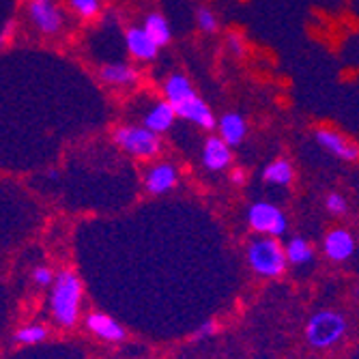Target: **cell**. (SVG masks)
Returning a JSON list of instances; mask_svg holds the SVG:
<instances>
[{
	"label": "cell",
	"mask_w": 359,
	"mask_h": 359,
	"mask_svg": "<svg viewBox=\"0 0 359 359\" xmlns=\"http://www.w3.org/2000/svg\"><path fill=\"white\" fill-rule=\"evenodd\" d=\"M82 284L74 271H60L52 288V314L62 327H74L80 314Z\"/></svg>",
	"instance_id": "cell-1"
},
{
	"label": "cell",
	"mask_w": 359,
	"mask_h": 359,
	"mask_svg": "<svg viewBox=\"0 0 359 359\" xmlns=\"http://www.w3.org/2000/svg\"><path fill=\"white\" fill-rule=\"evenodd\" d=\"M278 237H258L248 245V263L263 278H278L286 269V248L276 241Z\"/></svg>",
	"instance_id": "cell-2"
},
{
	"label": "cell",
	"mask_w": 359,
	"mask_h": 359,
	"mask_svg": "<svg viewBox=\"0 0 359 359\" xmlns=\"http://www.w3.org/2000/svg\"><path fill=\"white\" fill-rule=\"evenodd\" d=\"M346 334V318L334 310L316 312L306 325V340L314 348H330Z\"/></svg>",
	"instance_id": "cell-3"
},
{
	"label": "cell",
	"mask_w": 359,
	"mask_h": 359,
	"mask_svg": "<svg viewBox=\"0 0 359 359\" xmlns=\"http://www.w3.org/2000/svg\"><path fill=\"white\" fill-rule=\"evenodd\" d=\"M114 142L132 157L151 159L161 151L159 134L151 132L147 125H118L114 129Z\"/></svg>",
	"instance_id": "cell-4"
},
{
	"label": "cell",
	"mask_w": 359,
	"mask_h": 359,
	"mask_svg": "<svg viewBox=\"0 0 359 359\" xmlns=\"http://www.w3.org/2000/svg\"><path fill=\"white\" fill-rule=\"evenodd\" d=\"M248 224L252 231L267 235V237H282L286 233V215L280 207L271 203H254L248 209Z\"/></svg>",
	"instance_id": "cell-5"
},
{
	"label": "cell",
	"mask_w": 359,
	"mask_h": 359,
	"mask_svg": "<svg viewBox=\"0 0 359 359\" xmlns=\"http://www.w3.org/2000/svg\"><path fill=\"white\" fill-rule=\"evenodd\" d=\"M28 18L43 35H58L62 28V13L54 0H30Z\"/></svg>",
	"instance_id": "cell-6"
},
{
	"label": "cell",
	"mask_w": 359,
	"mask_h": 359,
	"mask_svg": "<svg viewBox=\"0 0 359 359\" xmlns=\"http://www.w3.org/2000/svg\"><path fill=\"white\" fill-rule=\"evenodd\" d=\"M314 140L320 149H325L330 155L344 159V161H355L359 159V144L351 142L346 136H342L340 132H334V129L320 127L314 132Z\"/></svg>",
	"instance_id": "cell-7"
},
{
	"label": "cell",
	"mask_w": 359,
	"mask_h": 359,
	"mask_svg": "<svg viewBox=\"0 0 359 359\" xmlns=\"http://www.w3.org/2000/svg\"><path fill=\"white\" fill-rule=\"evenodd\" d=\"M125 46H127V52L132 54L136 60H144V62L155 60L159 54V43L144 30V26L142 28H138V26L127 28Z\"/></svg>",
	"instance_id": "cell-8"
},
{
	"label": "cell",
	"mask_w": 359,
	"mask_h": 359,
	"mask_svg": "<svg viewBox=\"0 0 359 359\" xmlns=\"http://www.w3.org/2000/svg\"><path fill=\"white\" fill-rule=\"evenodd\" d=\"M231 144L224 142L222 136H209L203 147V166L211 172L226 170L233 161Z\"/></svg>",
	"instance_id": "cell-9"
},
{
	"label": "cell",
	"mask_w": 359,
	"mask_h": 359,
	"mask_svg": "<svg viewBox=\"0 0 359 359\" xmlns=\"http://www.w3.org/2000/svg\"><path fill=\"white\" fill-rule=\"evenodd\" d=\"M177 181H179V172L172 164H168V161H161V164L151 166L144 175V187L153 196L168 194L170 189H175Z\"/></svg>",
	"instance_id": "cell-10"
},
{
	"label": "cell",
	"mask_w": 359,
	"mask_h": 359,
	"mask_svg": "<svg viewBox=\"0 0 359 359\" xmlns=\"http://www.w3.org/2000/svg\"><path fill=\"white\" fill-rule=\"evenodd\" d=\"M179 118V114H177V108L168 102V100H164V102H157L147 114H144V118H142V125H147L151 132H155V134H166L168 129L175 125V121Z\"/></svg>",
	"instance_id": "cell-11"
},
{
	"label": "cell",
	"mask_w": 359,
	"mask_h": 359,
	"mask_svg": "<svg viewBox=\"0 0 359 359\" xmlns=\"http://www.w3.org/2000/svg\"><path fill=\"white\" fill-rule=\"evenodd\" d=\"M179 118L189 121L194 125H198L203 129H213L217 125V118L213 114V110L209 108V104H205L201 97H194V100L185 102L183 106L177 108Z\"/></svg>",
	"instance_id": "cell-12"
},
{
	"label": "cell",
	"mask_w": 359,
	"mask_h": 359,
	"mask_svg": "<svg viewBox=\"0 0 359 359\" xmlns=\"http://www.w3.org/2000/svg\"><path fill=\"white\" fill-rule=\"evenodd\" d=\"M86 330L93 332L95 336L108 340V342H121V340H125L123 325L116 323L114 318H110L108 314H100V312L88 314L86 316Z\"/></svg>",
	"instance_id": "cell-13"
},
{
	"label": "cell",
	"mask_w": 359,
	"mask_h": 359,
	"mask_svg": "<svg viewBox=\"0 0 359 359\" xmlns=\"http://www.w3.org/2000/svg\"><path fill=\"white\" fill-rule=\"evenodd\" d=\"M353 252H355V239L344 228H334V231H330L327 237H325V254L332 260H336V263H342V260L351 258Z\"/></svg>",
	"instance_id": "cell-14"
},
{
	"label": "cell",
	"mask_w": 359,
	"mask_h": 359,
	"mask_svg": "<svg viewBox=\"0 0 359 359\" xmlns=\"http://www.w3.org/2000/svg\"><path fill=\"white\" fill-rule=\"evenodd\" d=\"M219 136L231 147H239L248 136V121L239 112H226L219 116Z\"/></svg>",
	"instance_id": "cell-15"
},
{
	"label": "cell",
	"mask_w": 359,
	"mask_h": 359,
	"mask_svg": "<svg viewBox=\"0 0 359 359\" xmlns=\"http://www.w3.org/2000/svg\"><path fill=\"white\" fill-rule=\"evenodd\" d=\"M164 95L175 108L183 106L185 102L194 100V97H198V93H196V88L191 86L189 78L185 74H179V72L168 76V80L164 82Z\"/></svg>",
	"instance_id": "cell-16"
},
{
	"label": "cell",
	"mask_w": 359,
	"mask_h": 359,
	"mask_svg": "<svg viewBox=\"0 0 359 359\" xmlns=\"http://www.w3.org/2000/svg\"><path fill=\"white\" fill-rule=\"evenodd\" d=\"M100 78L110 86H136L140 76L134 67L125 62H108L100 69Z\"/></svg>",
	"instance_id": "cell-17"
},
{
	"label": "cell",
	"mask_w": 359,
	"mask_h": 359,
	"mask_svg": "<svg viewBox=\"0 0 359 359\" xmlns=\"http://www.w3.org/2000/svg\"><path fill=\"white\" fill-rule=\"evenodd\" d=\"M292 164L288 159H273L271 164H267L265 166V170H263V179L267 181V183H271V185H280V187H286V185H290V181H292Z\"/></svg>",
	"instance_id": "cell-18"
},
{
	"label": "cell",
	"mask_w": 359,
	"mask_h": 359,
	"mask_svg": "<svg viewBox=\"0 0 359 359\" xmlns=\"http://www.w3.org/2000/svg\"><path fill=\"white\" fill-rule=\"evenodd\" d=\"M144 30L159 43V48L161 46H168L170 39H172L170 24H168V20L161 15V13H149L144 18Z\"/></svg>",
	"instance_id": "cell-19"
},
{
	"label": "cell",
	"mask_w": 359,
	"mask_h": 359,
	"mask_svg": "<svg viewBox=\"0 0 359 359\" xmlns=\"http://www.w3.org/2000/svg\"><path fill=\"white\" fill-rule=\"evenodd\" d=\"M286 258H288V263L292 265H306V263H312V258H314V252L310 248V243L302 237H295V239H290L288 245H286Z\"/></svg>",
	"instance_id": "cell-20"
},
{
	"label": "cell",
	"mask_w": 359,
	"mask_h": 359,
	"mask_svg": "<svg viewBox=\"0 0 359 359\" xmlns=\"http://www.w3.org/2000/svg\"><path fill=\"white\" fill-rule=\"evenodd\" d=\"M48 338V330L43 325H26L13 334V340L20 344H39Z\"/></svg>",
	"instance_id": "cell-21"
},
{
	"label": "cell",
	"mask_w": 359,
	"mask_h": 359,
	"mask_svg": "<svg viewBox=\"0 0 359 359\" xmlns=\"http://www.w3.org/2000/svg\"><path fill=\"white\" fill-rule=\"evenodd\" d=\"M69 7L76 11V15L90 20L102 11V0H69Z\"/></svg>",
	"instance_id": "cell-22"
},
{
	"label": "cell",
	"mask_w": 359,
	"mask_h": 359,
	"mask_svg": "<svg viewBox=\"0 0 359 359\" xmlns=\"http://www.w3.org/2000/svg\"><path fill=\"white\" fill-rule=\"evenodd\" d=\"M196 24H198V28L203 32H207V35H213V32H217V18L211 9L207 7H201L198 11H196Z\"/></svg>",
	"instance_id": "cell-23"
},
{
	"label": "cell",
	"mask_w": 359,
	"mask_h": 359,
	"mask_svg": "<svg viewBox=\"0 0 359 359\" xmlns=\"http://www.w3.org/2000/svg\"><path fill=\"white\" fill-rule=\"evenodd\" d=\"M325 207H327V211L332 215H344L348 211V203L340 194H327V198H325Z\"/></svg>",
	"instance_id": "cell-24"
},
{
	"label": "cell",
	"mask_w": 359,
	"mask_h": 359,
	"mask_svg": "<svg viewBox=\"0 0 359 359\" xmlns=\"http://www.w3.org/2000/svg\"><path fill=\"white\" fill-rule=\"evenodd\" d=\"M32 280H35L39 286H48V284H52L54 273L48 267H37L35 271H32Z\"/></svg>",
	"instance_id": "cell-25"
},
{
	"label": "cell",
	"mask_w": 359,
	"mask_h": 359,
	"mask_svg": "<svg viewBox=\"0 0 359 359\" xmlns=\"http://www.w3.org/2000/svg\"><path fill=\"white\" fill-rule=\"evenodd\" d=\"M226 46H228V50H231V54H235V56H241V54L245 52V46H243V41H241V37L237 35V32H233V35H228Z\"/></svg>",
	"instance_id": "cell-26"
},
{
	"label": "cell",
	"mask_w": 359,
	"mask_h": 359,
	"mask_svg": "<svg viewBox=\"0 0 359 359\" xmlns=\"http://www.w3.org/2000/svg\"><path fill=\"white\" fill-rule=\"evenodd\" d=\"M217 327H215V320H205L201 327H198V332L194 334V340H201V338H207V336H211L213 332H215Z\"/></svg>",
	"instance_id": "cell-27"
},
{
	"label": "cell",
	"mask_w": 359,
	"mask_h": 359,
	"mask_svg": "<svg viewBox=\"0 0 359 359\" xmlns=\"http://www.w3.org/2000/svg\"><path fill=\"white\" fill-rule=\"evenodd\" d=\"M15 30V22L13 20H7L5 24H3V30H0V39H3V43H7L9 41V37H11V32Z\"/></svg>",
	"instance_id": "cell-28"
},
{
	"label": "cell",
	"mask_w": 359,
	"mask_h": 359,
	"mask_svg": "<svg viewBox=\"0 0 359 359\" xmlns=\"http://www.w3.org/2000/svg\"><path fill=\"white\" fill-rule=\"evenodd\" d=\"M231 181H233V183H237V185H243V183H245V170H241V168L233 170Z\"/></svg>",
	"instance_id": "cell-29"
},
{
	"label": "cell",
	"mask_w": 359,
	"mask_h": 359,
	"mask_svg": "<svg viewBox=\"0 0 359 359\" xmlns=\"http://www.w3.org/2000/svg\"><path fill=\"white\" fill-rule=\"evenodd\" d=\"M50 179H52V181H56V179H58V175H56V170H50Z\"/></svg>",
	"instance_id": "cell-30"
}]
</instances>
